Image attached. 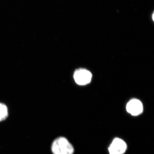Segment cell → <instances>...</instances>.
Masks as SVG:
<instances>
[{
    "label": "cell",
    "instance_id": "cell-3",
    "mask_svg": "<svg viewBox=\"0 0 154 154\" xmlns=\"http://www.w3.org/2000/svg\"><path fill=\"white\" fill-rule=\"evenodd\" d=\"M126 143L121 139L116 138L113 140L108 148L110 154H123L126 151Z\"/></svg>",
    "mask_w": 154,
    "mask_h": 154
},
{
    "label": "cell",
    "instance_id": "cell-1",
    "mask_svg": "<svg viewBox=\"0 0 154 154\" xmlns=\"http://www.w3.org/2000/svg\"><path fill=\"white\" fill-rule=\"evenodd\" d=\"M51 151L53 154H73L74 149L67 139L59 137L53 142Z\"/></svg>",
    "mask_w": 154,
    "mask_h": 154
},
{
    "label": "cell",
    "instance_id": "cell-6",
    "mask_svg": "<svg viewBox=\"0 0 154 154\" xmlns=\"http://www.w3.org/2000/svg\"><path fill=\"white\" fill-rule=\"evenodd\" d=\"M152 19L154 20V14H152Z\"/></svg>",
    "mask_w": 154,
    "mask_h": 154
},
{
    "label": "cell",
    "instance_id": "cell-5",
    "mask_svg": "<svg viewBox=\"0 0 154 154\" xmlns=\"http://www.w3.org/2000/svg\"><path fill=\"white\" fill-rule=\"evenodd\" d=\"M8 116V107L3 103H0V122L5 120Z\"/></svg>",
    "mask_w": 154,
    "mask_h": 154
},
{
    "label": "cell",
    "instance_id": "cell-4",
    "mask_svg": "<svg viewBox=\"0 0 154 154\" xmlns=\"http://www.w3.org/2000/svg\"><path fill=\"white\" fill-rule=\"evenodd\" d=\"M126 110L131 115L136 116L142 113L143 106L140 100L133 99L128 103L126 105Z\"/></svg>",
    "mask_w": 154,
    "mask_h": 154
},
{
    "label": "cell",
    "instance_id": "cell-2",
    "mask_svg": "<svg viewBox=\"0 0 154 154\" xmlns=\"http://www.w3.org/2000/svg\"><path fill=\"white\" fill-rule=\"evenodd\" d=\"M92 75L86 69H79L75 72L74 78L75 82L80 85H87L91 82Z\"/></svg>",
    "mask_w": 154,
    "mask_h": 154
}]
</instances>
